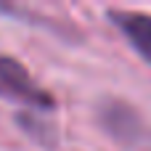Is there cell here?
<instances>
[{
  "mask_svg": "<svg viewBox=\"0 0 151 151\" xmlns=\"http://www.w3.org/2000/svg\"><path fill=\"white\" fill-rule=\"evenodd\" d=\"M16 122L21 125V130L32 138V141H37L40 146H53L56 143V135H53V127L48 125V122H42V119H37L35 117V111H19L16 114Z\"/></svg>",
  "mask_w": 151,
  "mask_h": 151,
  "instance_id": "277c9868",
  "label": "cell"
},
{
  "mask_svg": "<svg viewBox=\"0 0 151 151\" xmlns=\"http://www.w3.org/2000/svg\"><path fill=\"white\" fill-rule=\"evenodd\" d=\"M0 98L21 104L29 111H50L56 106V98L37 85V80L27 72V66L5 53H0Z\"/></svg>",
  "mask_w": 151,
  "mask_h": 151,
  "instance_id": "6da1fadb",
  "label": "cell"
},
{
  "mask_svg": "<svg viewBox=\"0 0 151 151\" xmlns=\"http://www.w3.org/2000/svg\"><path fill=\"white\" fill-rule=\"evenodd\" d=\"M98 114H101L104 130H106L114 141H119V143H125V146H138V143L146 138V127H143L138 111H135L130 104L111 98V101H104V104H101Z\"/></svg>",
  "mask_w": 151,
  "mask_h": 151,
  "instance_id": "7a4b0ae2",
  "label": "cell"
},
{
  "mask_svg": "<svg viewBox=\"0 0 151 151\" xmlns=\"http://www.w3.org/2000/svg\"><path fill=\"white\" fill-rule=\"evenodd\" d=\"M109 21L127 37L135 53L151 64V16L141 11H109Z\"/></svg>",
  "mask_w": 151,
  "mask_h": 151,
  "instance_id": "3957f363",
  "label": "cell"
}]
</instances>
